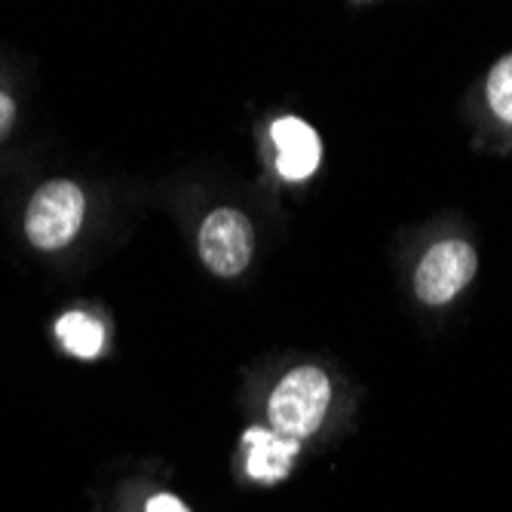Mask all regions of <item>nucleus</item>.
Wrapping results in <instances>:
<instances>
[{
    "label": "nucleus",
    "instance_id": "9d476101",
    "mask_svg": "<svg viewBox=\"0 0 512 512\" xmlns=\"http://www.w3.org/2000/svg\"><path fill=\"white\" fill-rule=\"evenodd\" d=\"M13 123H16V105H13V99L7 96V92L0 89V142L7 138Z\"/></svg>",
    "mask_w": 512,
    "mask_h": 512
},
{
    "label": "nucleus",
    "instance_id": "0eeeda50",
    "mask_svg": "<svg viewBox=\"0 0 512 512\" xmlns=\"http://www.w3.org/2000/svg\"><path fill=\"white\" fill-rule=\"evenodd\" d=\"M56 338L59 344L80 359H96L105 347V329L99 319H92L83 310H68L56 322Z\"/></svg>",
    "mask_w": 512,
    "mask_h": 512
},
{
    "label": "nucleus",
    "instance_id": "7ed1b4c3",
    "mask_svg": "<svg viewBox=\"0 0 512 512\" xmlns=\"http://www.w3.org/2000/svg\"><path fill=\"white\" fill-rule=\"evenodd\" d=\"M476 252L463 240L436 243L414 273V292L424 304H448L457 292L470 286L476 276Z\"/></svg>",
    "mask_w": 512,
    "mask_h": 512
},
{
    "label": "nucleus",
    "instance_id": "f03ea898",
    "mask_svg": "<svg viewBox=\"0 0 512 512\" xmlns=\"http://www.w3.org/2000/svg\"><path fill=\"white\" fill-rule=\"evenodd\" d=\"M83 215H86V200L74 181H65V178L46 181L34 191L28 203L25 234L34 249L59 252L77 237Z\"/></svg>",
    "mask_w": 512,
    "mask_h": 512
},
{
    "label": "nucleus",
    "instance_id": "39448f33",
    "mask_svg": "<svg viewBox=\"0 0 512 512\" xmlns=\"http://www.w3.org/2000/svg\"><path fill=\"white\" fill-rule=\"evenodd\" d=\"M270 142L276 145V172L289 181H304L319 169L322 142L319 132L301 117H279L270 126Z\"/></svg>",
    "mask_w": 512,
    "mask_h": 512
},
{
    "label": "nucleus",
    "instance_id": "423d86ee",
    "mask_svg": "<svg viewBox=\"0 0 512 512\" xmlns=\"http://www.w3.org/2000/svg\"><path fill=\"white\" fill-rule=\"evenodd\" d=\"M243 448H246V473L249 479L261 485H276L283 482L292 470V463L301 451V442L292 436H283L276 430H246L243 433Z\"/></svg>",
    "mask_w": 512,
    "mask_h": 512
},
{
    "label": "nucleus",
    "instance_id": "20e7f679",
    "mask_svg": "<svg viewBox=\"0 0 512 512\" xmlns=\"http://www.w3.org/2000/svg\"><path fill=\"white\" fill-rule=\"evenodd\" d=\"M255 249V230L237 209H215L200 227V255L218 276H237L246 270Z\"/></svg>",
    "mask_w": 512,
    "mask_h": 512
},
{
    "label": "nucleus",
    "instance_id": "6e6552de",
    "mask_svg": "<svg viewBox=\"0 0 512 512\" xmlns=\"http://www.w3.org/2000/svg\"><path fill=\"white\" fill-rule=\"evenodd\" d=\"M488 105L500 120L512 123V53L503 56L488 74Z\"/></svg>",
    "mask_w": 512,
    "mask_h": 512
},
{
    "label": "nucleus",
    "instance_id": "1a4fd4ad",
    "mask_svg": "<svg viewBox=\"0 0 512 512\" xmlns=\"http://www.w3.org/2000/svg\"><path fill=\"white\" fill-rule=\"evenodd\" d=\"M145 512H191L175 494H154L145 506Z\"/></svg>",
    "mask_w": 512,
    "mask_h": 512
},
{
    "label": "nucleus",
    "instance_id": "f257e3e1",
    "mask_svg": "<svg viewBox=\"0 0 512 512\" xmlns=\"http://www.w3.org/2000/svg\"><path fill=\"white\" fill-rule=\"evenodd\" d=\"M329 402H332V384L325 378V371L304 365V368L289 371V375L276 384L267 402V414L276 433L301 442L322 427Z\"/></svg>",
    "mask_w": 512,
    "mask_h": 512
}]
</instances>
